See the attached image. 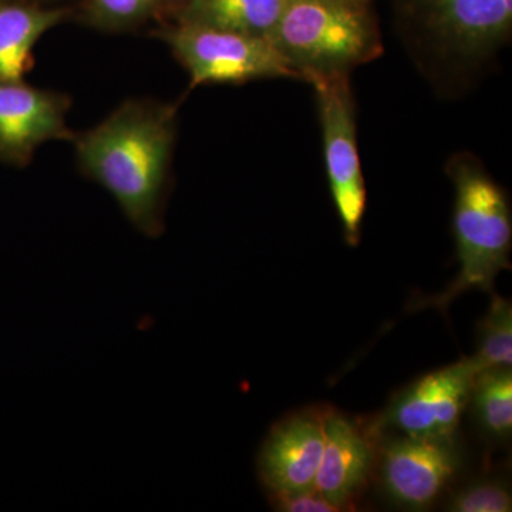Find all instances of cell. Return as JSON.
I'll list each match as a JSON object with an SVG mask.
<instances>
[{"label": "cell", "instance_id": "1", "mask_svg": "<svg viewBox=\"0 0 512 512\" xmlns=\"http://www.w3.org/2000/svg\"><path fill=\"white\" fill-rule=\"evenodd\" d=\"M177 107L127 100L96 127L74 136L82 173L104 188L127 221L148 238L164 232Z\"/></svg>", "mask_w": 512, "mask_h": 512}, {"label": "cell", "instance_id": "2", "mask_svg": "<svg viewBox=\"0 0 512 512\" xmlns=\"http://www.w3.org/2000/svg\"><path fill=\"white\" fill-rule=\"evenodd\" d=\"M448 175L456 188L454 237L460 271L443 292L410 303V311L433 308L446 313L467 291L493 293L495 279L511 266L512 218L504 191L473 158L451 160Z\"/></svg>", "mask_w": 512, "mask_h": 512}, {"label": "cell", "instance_id": "3", "mask_svg": "<svg viewBox=\"0 0 512 512\" xmlns=\"http://www.w3.org/2000/svg\"><path fill=\"white\" fill-rule=\"evenodd\" d=\"M369 0H285L268 39L299 74L349 73L383 52Z\"/></svg>", "mask_w": 512, "mask_h": 512}, {"label": "cell", "instance_id": "4", "mask_svg": "<svg viewBox=\"0 0 512 512\" xmlns=\"http://www.w3.org/2000/svg\"><path fill=\"white\" fill-rule=\"evenodd\" d=\"M190 74L191 89L205 84H244L259 79H299L268 37L174 23L160 32Z\"/></svg>", "mask_w": 512, "mask_h": 512}, {"label": "cell", "instance_id": "5", "mask_svg": "<svg viewBox=\"0 0 512 512\" xmlns=\"http://www.w3.org/2000/svg\"><path fill=\"white\" fill-rule=\"evenodd\" d=\"M318 97L326 171L346 242L359 244L366 210V184L357 148L355 104L348 73H311L305 77Z\"/></svg>", "mask_w": 512, "mask_h": 512}, {"label": "cell", "instance_id": "6", "mask_svg": "<svg viewBox=\"0 0 512 512\" xmlns=\"http://www.w3.org/2000/svg\"><path fill=\"white\" fill-rule=\"evenodd\" d=\"M478 369L471 357L427 373L394 397L383 423L421 439H451L470 402Z\"/></svg>", "mask_w": 512, "mask_h": 512}, {"label": "cell", "instance_id": "7", "mask_svg": "<svg viewBox=\"0 0 512 512\" xmlns=\"http://www.w3.org/2000/svg\"><path fill=\"white\" fill-rule=\"evenodd\" d=\"M460 466L454 437L421 439L400 434L377 446L375 473L393 503L426 510L436 503Z\"/></svg>", "mask_w": 512, "mask_h": 512}, {"label": "cell", "instance_id": "8", "mask_svg": "<svg viewBox=\"0 0 512 512\" xmlns=\"http://www.w3.org/2000/svg\"><path fill=\"white\" fill-rule=\"evenodd\" d=\"M70 106L66 94L25 80L0 82V161L25 167L43 144L73 141L76 134L67 124Z\"/></svg>", "mask_w": 512, "mask_h": 512}, {"label": "cell", "instance_id": "9", "mask_svg": "<svg viewBox=\"0 0 512 512\" xmlns=\"http://www.w3.org/2000/svg\"><path fill=\"white\" fill-rule=\"evenodd\" d=\"M326 409L299 410L269 431L258 456V473L269 495L315 488L323 448Z\"/></svg>", "mask_w": 512, "mask_h": 512}, {"label": "cell", "instance_id": "10", "mask_svg": "<svg viewBox=\"0 0 512 512\" xmlns=\"http://www.w3.org/2000/svg\"><path fill=\"white\" fill-rule=\"evenodd\" d=\"M380 429L360 424L345 414L326 409L325 448L315 490L335 505L348 511L375 473Z\"/></svg>", "mask_w": 512, "mask_h": 512}, {"label": "cell", "instance_id": "11", "mask_svg": "<svg viewBox=\"0 0 512 512\" xmlns=\"http://www.w3.org/2000/svg\"><path fill=\"white\" fill-rule=\"evenodd\" d=\"M431 26L468 55L483 53L510 32L512 0H426Z\"/></svg>", "mask_w": 512, "mask_h": 512}, {"label": "cell", "instance_id": "12", "mask_svg": "<svg viewBox=\"0 0 512 512\" xmlns=\"http://www.w3.org/2000/svg\"><path fill=\"white\" fill-rule=\"evenodd\" d=\"M67 15V9L23 0L0 2V82L25 80L37 43Z\"/></svg>", "mask_w": 512, "mask_h": 512}, {"label": "cell", "instance_id": "13", "mask_svg": "<svg viewBox=\"0 0 512 512\" xmlns=\"http://www.w3.org/2000/svg\"><path fill=\"white\" fill-rule=\"evenodd\" d=\"M285 0H187L175 10V23L268 37Z\"/></svg>", "mask_w": 512, "mask_h": 512}, {"label": "cell", "instance_id": "14", "mask_svg": "<svg viewBox=\"0 0 512 512\" xmlns=\"http://www.w3.org/2000/svg\"><path fill=\"white\" fill-rule=\"evenodd\" d=\"M478 427L490 439L510 440L512 433V370L493 367L474 379L470 402Z\"/></svg>", "mask_w": 512, "mask_h": 512}, {"label": "cell", "instance_id": "15", "mask_svg": "<svg viewBox=\"0 0 512 512\" xmlns=\"http://www.w3.org/2000/svg\"><path fill=\"white\" fill-rule=\"evenodd\" d=\"M478 373L512 365V305L491 293L490 309L478 323L477 352L471 356Z\"/></svg>", "mask_w": 512, "mask_h": 512}, {"label": "cell", "instance_id": "16", "mask_svg": "<svg viewBox=\"0 0 512 512\" xmlns=\"http://www.w3.org/2000/svg\"><path fill=\"white\" fill-rule=\"evenodd\" d=\"M165 0H87V22L103 32H124L156 16Z\"/></svg>", "mask_w": 512, "mask_h": 512}, {"label": "cell", "instance_id": "17", "mask_svg": "<svg viewBox=\"0 0 512 512\" xmlns=\"http://www.w3.org/2000/svg\"><path fill=\"white\" fill-rule=\"evenodd\" d=\"M447 510L454 512H510L512 495L507 485L483 480L461 488L448 501Z\"/></svg>", "mask_w": 512, "mask_h": 512}, {"label": "cell", "instance_id": "18", "mask_svg": "<svg viewBox=\"0 0 512 512\" xmlns=\"http://www.w3.org/2000/svg\"><path fill=\"white\" fill-rule=\"evenodd\" d=\"M271 503L276 510L282 512H338L335 505L330 504L326 498L311 488V490L301 491L286 495L272 497Z\"/></svg>", "mask_w": 512, "mask_h": 512}, {"label": "cell", "instance_id": "19", "mask_svg": "<svg viewBox=\"0 0 512 512\" xmlns=\"http://www.w3.org/2000/svg\"><path fill=\"white\" fill-rule=\"evenodd\" d=\"M185 2H187V0H165V3H170V5H174L175 3V6H177L175 10L180 8L181 5H184Z\"/></svg>", "mask_w": 512, "mask_h": 512}, {"label": "cell", "instance_id": "20", "mask_svg": "<svg viewBox=\"0 0 512 512\" xmlns=\"http://www.w3.org/2000/svg\"><path fill=\"white\" fill-rule=\"evenodd\" d=\"M0 2H3V0H0Z\"/></svg>", "mask_w": 512, "mask_h": 512}]
</instances>
